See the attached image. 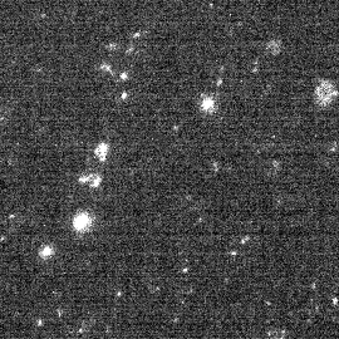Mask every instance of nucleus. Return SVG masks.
I'll return each instance as SVG.
<instances>
[{"label":"nucleus","mask_w":339,"mask_h":339,"mask_svg":"<svg viewBox=\"0 0 339 339\" xmlns=\"http://www.w3.org/2000/svg\"><path fill=\"white\" fill-rule=\"evenodd\" d=\"M314 102L319 107H328L330 106L334 99L338 97V89L335 84L329 79H320L314 89Z\"/></svg>","instance_id":"1"},{"label":"nucleus","mask_w":339,"mask_h":339,"mask_svg":"<svg viewBox=\"0 0 339 339\" xmlns=\"http://www.w3.org/2000/svg\"><path fill=\"white\" fill-rule=\"evenodd\" d=\"M265 50H266L268 54H270L273 57H278L284 50V43H283L281 39H279V38H273V39L266 42Z\"/></svg>","instance_id":"2"},{"label":"nucleus","mask_w":339,"mask_h":339,"mask_svg":"<svg viewBox=\"0 0 339 339\" xmlns=\"http://www.w3.org/2000/svg\"><path fill=\"white\" fill-rule=\"evenodd\" d=\"M200 109L204 113L211 114L216 109V102H215V98L211 96H202L200 99Z\"/></svg>","instance_id":"3"}]
</instances>
